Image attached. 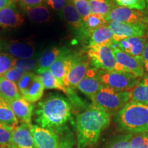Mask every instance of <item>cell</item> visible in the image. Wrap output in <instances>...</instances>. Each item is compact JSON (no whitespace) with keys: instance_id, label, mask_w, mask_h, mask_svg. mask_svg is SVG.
<instances>
[{"instance_id":"cell-1","label":"cell","mask_w":148,"mask_h":148,"mask_svg":"<svg viewBox=\"0 0 148 148\" xmlns=\"http://www.w3.org/2000/svg\"><path fill=\"white\" fill-rule=\"evenodd\" d=\"M34 114L37 125L59 133L71 119V106L63 96L51 95L38 102Z\"/></svg>"},{"instance_id":"cell-2","label":"cell","mask_w":148,"mask_h":148,"mask_svg":"<svg viewBox=\"0 0 148 148\" xmlns=\"http://www.w3.org/2000/svg\"><path fill=\"white\" fill-rule=\"evenodd\" d=\"M110 114L92 105L76 117L77 145L84 148L97 143L101 133L110 124Z\"/></svg>"},{"instance_id":"cell-3","label":"cell","mask_w":148,"mask_h":148,"mask_svg":"<svg viewBox=\"0 0 148 148\" xmlns=\"http://www.w3.org/2000/svg\"><path fill=\"white\" fill-rule=\"evenodd\" d=\"M115 121L132 134L148 132V105L129 101L116 114Z\"/></svg>"},{"instance_id":"cell-4","label":"cell","mask_w":148,"mask_h":148,"mask_svg":"<svg viewBox=\"0 0 148 148\" xmlns=\"http://www.w3.org/2000/svg\"><path fill=\"white\" fill-rule=\"evenodd\" d=\"M90 99L93 106L109 114H116L130 100V91H119L103 85Z\"/></svg>"},{"instance_id":"cell-5","label":"cell","mask_w":148,"mask_h":148,"mask_svg":"<svg viewBox=\"0 0 148 148\" xmlns=\"http://www.w3.org/2000/svg\"><path fill=\"white\" fill-rule=\"evenodd\" d=\"M16 84L21 97L33 103L41 99L45 90L41 77L32 72L24 73Z\"/></svg>"},{"instance_id":"cell-6","label":"cell","mask_w":148,"mask_h":148,"mask_svg":"<svg viewBox=\"0 0 148 148\" xmlns=\"http://www.w3.org/2000/svg\"><path fill=\"white\" fill-rule=\"evenodd\" d=\"M87 56L90 63L96 69L107 72L116 71V62L110 46H88Z\"/></svg>"},{"instance_id":"cell-7","label":"cell","mask_w":148,"mask_h":148,"mask_svg":"<svg viewBox=\"0 0 148 148\" xmlns=\"http://www.w3.org/2000/svg\"><path fill=\"white\" fill-rule=\"evenodd\" d=\"M98 75L103 85L119 91H131L139 82L138 77L129 73L103 71Z\"/></svg>"},{"instance_id":"cell-8","label":"cell","mask_w":148,"mask_h":148,"mask_svg":"<svg viewBox=\"0 0 148 148\" xmlns=\"http://www.w3.org/2000/svg\"><path fill=\"white\" fill-rule=\"evenodd\" d=\"M112 49L116 62V71L131 73L138 78L143 76L144 66L142 61L123 52L119 48Z\"/></svg>"},{"instance_id":"cell-9","label":"cell","mask_w":148,"mask_h":148,"mask_svg":"<svg viewBox=\"0 0 148 148\" xmlns=\"http://www.w3.org/2000/svg\"><path fill=\"white\" fill-rule=\"evenodd\" d=\"M0 50L12 56L14 58H32L35 52V43L31 38L13 40L10 41L0 40Z\"/></svg>"},{"instance_id":"cell-10","label":"cell","mask_w":148,"mask_h":148,"mask_svg":"<svg viewBox=\"0 0 148 148\" xmlns=\"http://www.w3.org/2000/svg\"><path fill=\"white\" fill-rule=\"evenodd\" d=\"M107 22L148 24V16L141 10L123 6H115L106 16Z\"/></svg>"},{"instance_id":"cell-11","label":"cell","mask_w":148,"mask_h":148,"mask_svg":"<svg viewBox=\"0 0 148 148\" xmlns=\"http://www.w3.org/2000/svg\"><path fill=\"white\" fill-rule=\"evenodd\" d=\"M147 25L143 23H127L122 22L110 21L108 26L113 33V40L119 42L129 37H142L146 34Z\"/></svg>"},{"instance_id":"cell-12","label":"cell","mask_w":148,"mask_h":148,"mask_svg":"<svg viewBox=\"0 0 148 148\" xmlns=\"http://www.w3.org/2000/svg\"><path fill=\"white\" fill-rule=\"evenodd\" d=\"M89 61L84 56L72 54V62L67 77L68 88L73 89L77 87L89 69Z\"/></svg>"},{"instance_id":"cell-13","label":"cell","mask_w":148,"mask_h":148,"mask_svg":"<svg viewBox=\"0 0 148 148\" xmlns=\"http://www.w3.org/2000/svg\"><path fill=\"white\" fill-rule=\"evenodd\" d=\"M31 132L36 148H58L60 144L58 133L37 125H31Z\"/></svg>"},{"instance_id":"cell-14","label":"cell","mask_w":148,"mask_h":148,"mask_svg":"<svg viewBox=\"0 0 148 148\" xmlns=\"http://www.w3.org/2000/svg\"><path fill=\"white\" fill-rule=\"evenodd\" d=\"M72 62V54L66 49L49 67V71L62 86L68 88L67 77Z\"/></svg>"},{"instance_id":"cell-15","label":"cell","mask_w":148,"mask_h":148,"mask_svg":"<svg viewBox=\"0 0 148 148\" xmlns=\"http://www.w3.org/2000/svg\"><path fill=\"white\" fill-rule=\"evenodd\" d=\"M31 125L32 123H22L14 127L10 140V148H36Z\"/></svg>"},{"instance_id":"cell-16","label":"cell","mask_w":148,"mask_h":148,"mask_svg":"<svg viewBox=\"0 0 148 148\" xmlns=\"http://www.w3.org/2000/svg\"><path fill=\"white\" fill-rule=\"evenodd\" d=\"M114 42L120 50L143 62V52L147 42L143 37H129Z\"/></svg>"},{"instance_id":"cell-17","label":"cell","mask_w":148,"mask_h":148,"mask_svg":"<svg viewBox=\"0 0 148 148\" xmlns=\"http://www.w3.org/2000/svg\"><path fill=\"white\" fill-rule=\"evenodd\" d=\"M103 86L98 73L93 69H88L87 73L78 83L76 88L90 99Z\"/></svg>"},{"instance_id":"cell-18","label":"cell","mask_w":148,"mask_h":148,"mask_svg":"<svg viewBox=\"0 0 148 148\" xmlns=\"http://www.w3.org/2000/svg\"><path fill=\"white\" fill-rule=\"evenodd\" d=\"M23 22V16L13 2L0 10V27L16 28L21 26Z\"/></svg>"},{"instance_id":"cell-19","label":"cell","mask_w":148,"mask_h":148,"mask_svg":"<svg viewBox=\"0 0 148 148\" xmlns=\"http://www.w3.org/2000/svg\"><path fill=\"white\" fill-rule=\"evenodd\" d=\"M8 103L13 111L14 114H15L18 122L21 123H31L35 108L34 103L29 102L22 97L8 101Z\"/></svg>"},{"instance_id":"cell-20","label":"cell","mask_w":148,"mask_h":148,"mask_svg":"<svg viewBox=\"0 0 148 148\" xmlns=\"http://www.w3.org/2000/svg\"><path fill=\"white\" fill-rule=\"evenodd\" d=\"M62 16L66 23L84 36V23L73 4V0H67L62 10Z\"/></svg>"},{"instance_id":"cell-21","label":"cell","mask_w":148,"mask_h":148,"mask_svg":"<svg viewBox=\"0 0 148 148\" xmlns=\"http://www.w3.org/2000/svg\"><path fill=\"white\" fill-rule=\"evenodd\" d=\"M88 37V46L107 45L110 47L114 42L112 29L106 25L94 29Z\"/></svg>"},{"instance_id":"cell-22","label":"cell","mask_w":148,"mask_h":148,"mask_svg":"<svg viewBox=\"0 0 148 148\" xmlns=\"http://www.w3.org/2000/svg\"><path fill=\"white\" fill-rule=\"evenodd\" d=\"M66 49H61V48L52 47L50 49H45L40 56L38 62V67L36 70L37 73L40 71L49 70L51 64L54 61L58 58Z\"/></svg>"},{"instance_id":"cell-23","label":"cell","mask_w":148,"mask_h":148,"mask_svg":"<svg viewBox=\"0 0 148 148\" xmlns=\"http://www.w3.org/2000/svg\"><path fill=\"white\" fill-rule=\"evenodd\" d=\"M0 95L7 102L21 97L17 84L3 76H0Z\"/></svg>"},{"instance_id":"cell-24","label":"cell","mask_w":148,"mask_h":148,"mask_svg":"<svg viewBox=\"0 0 148 148\" xmlns=\"http://www.w3.org/2000/svg\"><path fill=\"white\" fill-rule=\"evenodd\" d=\"M130 101L148 105V75L139 80L131 90Z\"/></svg>"},{"instance_id":"cell-25","label":"cell","mask_w":148,"mask_h":148,"mask_svg":"<svg viewBox=\"0 0 148 148\" xmlns=\"http://www.w3.org/2000/svg\"><path fill=\"white\" fill-rule=\"evenodd\" d=\"M37 73L41 77L42 84H43L45 89H56L62 90L66 94H68L71 91V88L62 86L50 73L49 70H45V71H40Z\"/></svg>"},{"instance_id":"cell-26","label":"cell","mask_w":148,"mask_h":148,"mask_svg":"<svg viewBox=\"0 0 148 148\" xmlns=\"http://www.w3.org/2000/svg\"><path fill=\"white\" fill-rule=\"evenodd\" d=\"M0 122L9 126L16 127L18 121L6 101H0Z\"/></svg>"},{"instance_id":"cell-27","label":"cell","mask_w":148,"mask_h":148,"mask_svg":"<svg viewBox=\"0 0 148 148\" xmlns=\"http://www.w3.org/2000/svg\"><path fill=\"white\" fill-rule=\"evenodd\" d=\"M27 15L31 21L38 23H45L49 21L51 14L49 10L45 5H41L31 8L25 9Z\"/></svg>"},{"instance_id":"cell-28","label":"cell","mask_w":148,"mask_h":148,"mask_svg":"<svg viewBox=\"0 0 148 148\" xmlns=\"http://www.w3.org/2000/svg\"><path fill=\"white\" fill-rule=\"evenodd\" d=\"M91 14L106 16L114 8L111 1L108 0H88Z\"/></svg>"},{"instance_id":"cell-29","label":"cell","mask_w":148,"mask_h":148,"mask_svg":"<svg viewBox=\"0 0 148 148\" xmlns=\"http://www.w3.org/2000/svg\"><path fill=\"white\" fill-rule=\"evenodd\" d=\"M106 23L105 16L91 14L84 23V36H88L94 29L104 25Z\"/></svg>"},{"instance_id":"cell-30","label":"cell","mask_w":148,"mask_h":148,"mask_svg":"<svg viewBox=\"0 0 148 148\" xmlns=\"http://www.w3.org/2000/svg\"><path fill=\"white\" fill-rule=\"evenodd\" d=\"M38 60L32 58H14L12 66L24 73H27L36 70L38 67Z\"/></svg>"},{"instance_id":"cell-31","label":"cell","mask_w":148,"mask_h":148,"mask_svg":"<svg viewBox=\"0 0 148 148\" xmlns=\"http://www.w3.org/2000/svg\"><path fill=\"white\" fill-rule=\"evenodd\" d=\"M130 146V148H148V132L132 134Z\"/></svg>"},{"instance_id":"cell-32","label":"cell","mask_w":148,"mask_h":148,"mask_svg":"<svg viewBox=\"0 0 148 148\" xmlns=\"http://www.w3.org/2000/svg\"><path fill=\"white\" fill-rule=\"evenodd\" d=\"M14 127L0 122V147H10V140Z\"/></svg>"},{"instance_id":"cell-33","label":"cell","mask_w":148,"mask_h":148,"mask_svg":"<svg viewBox=\"0 0 148 148\" xmlns=\"http://www.w3.org/2000/svg\"><path fill=\"white\" fill-rule=\"evenodd\" d=\"M73 1L77 12L82 18L84 23H85L91 14L88 0H77Z\"/></svg>"},{"instance_id":"cell-34","label":"cell","mask_w":148,"mask_h":148,"mask_svg":"<svg viewBox=\"0 0 148 148\" xmlns=\"http://www.w3.org/2000/svg\"><path fill=\"white\" fill-rule=\"evenodd\" d=\"M114 1L119 6L127 7L138 10L143 11L147 6L145 0H114Z\"/></svg>"},{"instance_id":"cell-35","label":"cell","mask_w":148,"mask_h":148,"mask_svg":"<svg viewBox=\"0 0 148 148\" xmlns=\"http://www.w3.org/2000/svg\"><path fill=\"white\" fill-rule=\"evenodd\" d=\"M14 58L5 53H0V76H2L13 66Z\"/></svg>"},{"instance_id":"cell-36","label":"cell","mask_w":148,"mask_h":148,"mask_svg":"<svg viewBox=\"0 0 148 148\" xmlns=\"http://www.w3.org/2000/svg\"><path fill=\"white\" fill-rule=\"evenodd\" d=\"M24 73H25L24 72L20 71L19 69L12 66V68H10V69L8 70V71L5 72L2 76L5 77L6 79H9V80L17 84L18 82L20 80V79L21 78V77L23 76Z\"/></svg>"},{"instance_id":"cell-37","label":"cell","mask_w":148,"mask_h":148,"mask_svg":"<svg viewBox=\"0 0 148 148\" xmlns=\"http://www.w3.org/2000/svg\"><path fill=\"white\" fill-rule=\"evenodd\" d=\"M132 134H127L116 140L115 142L111 144L108 148H130V140L131 138Z\"/></svg>"},{"instance_id":"cell-38","label":"cell","mask_w":148,"mask_h":148,"mask_svg":"<svg viewBox=\"0 0 148 148\" xmlns=\"http://www.w3.org/2000/svg\"><path fill=\"white\" fill-rule=\"evenodd\" d=\"M45 1L47 4L53 10L60 11L64 8L67 0H45Z\"/></svg>"},{"instance_id":"cell-39","label":"cell","mask_w":148,"mask_h":148,"mask_svg":"<svg viewBox=\"0 0 148 148\" xmlns=\"http://www.w3.org/2000/svg\"><path fill=\"white\" fill-rule=\"evenodd\" d=\"M20 1L23 8L26 9L41 5L45 0H20Z\"/></svg>"},{"instance_id":"cell-40","label":"cell","mask_w":148,"mask_h":148,"mask_svg":"<svg viewBox=\"0 0 148 148\" xmlns=\"http://www.w3.org/2000/svg\"><path fill=\"white\" fill-rule=\"evenodd\" d=\"M143 63L144 69L148 73V41L146 42L143 52Z\"/></svg>"},{"instance_id":"cell-41","label":"cell","mask_w":148,"mask_h":148,"mask_svg":"<svg viewBox=\"0 0 148 148\" xmlns=\"http://www.w3.org/2000/svg\"><path fill=\"white\" fill-rule=\"evenodd\" d=\"M58 148H74L72 145L71 141L69 139H63L60 140V144Z\"/></svg>"},{"instance_id":"cell-42","label":"cell","mask_w":148,"mask_h":148,"mask_svg":"<svg viewBox=\"0 0 148 148\" xmlns=\"http://www.w3.org/2000/svg\"><path fill=\"white\" fill-rule=\"evenodd\" d=\"M12 3V0H0V10L8 6Z\"/></svg>"},{"instance_id":"cell-43","label":"cell","mask_w":148,"mask_h":148,"mask_svg":"<svg viewBox=\"0 0 148 148\" xmlns=\"http://www.w3.org/2000/svg\"><path fill=\"white\" fill-rule=\"evenodd\" d=\"M2 100H4V99H3V98H2V97H1V95H0V101H2Z\"/></svg>"},{"instance_id":"cell-44","label":"cell","mask_w":148,"mask_h":148,"mask_svg":"<svg viewBox=\"0 0 148 148\" xmlns=\"http://www.w3.org/2000/svg\"><path fill=\"white\" fill-rule=\"evenodd\" d=\"M146 1V3H147V8L148 9V0H145Z\"/></svg>"},{"instance_id":"cell-45","label":"cell","mask_w":148,"mask_h":148,"mask_svg":"<svg viewBox=\"0 0 148 148\" xmlns=\"http://www.w3.org/2000/svg\"><path fill=\"white\" fill-rule=\"evenodd\" d=\"M0 148H9L8 147H0Z\"/></svg>"},{"instance_id":"cell-46","label":"cell","mask_w":148,"mask_h":148,"mask_svg":"<svg viewBox=\"0 0 148 148\" xmlns=\"http://www.w3.org/2000/svg\"><path fill=\"white\" fill-rule=\"evenodd\" d=\"M73 1H77V0H73Z\"/></svg>"},{"instance_id":"cell-47","label":"cell","mask_w":148,"mask_h":148,"mask_svg":"<svg viewBox=\"0 0 148 148\" xmlns=\"http://www.w3.org/2000/svg\"><path fill=\"white\" fill-rule=\"evenodd\" d=\"M108 1H111V0H108Z\"/></svg>"}]
</instances>
